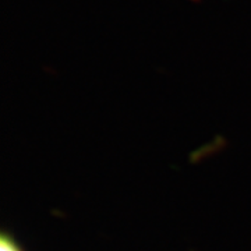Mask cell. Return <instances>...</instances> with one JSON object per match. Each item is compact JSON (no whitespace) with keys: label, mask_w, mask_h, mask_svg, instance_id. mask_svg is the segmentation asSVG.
Wrapping results in <instances>:
<instances>
[{"label":"cell","mask_w":251,"mask_h":251,"mask_svg":"<svg viewBox=\"0 0 251 251\" xmlns=\"http://www.w3.org/2000/svg\"><path fill=\"white\" fill-rule=\"evenodd\" d=\"M0 251H27L25 246L9 229L0 232Z\"/></svg>","instance_id":"obj_1"}]
</instances>
